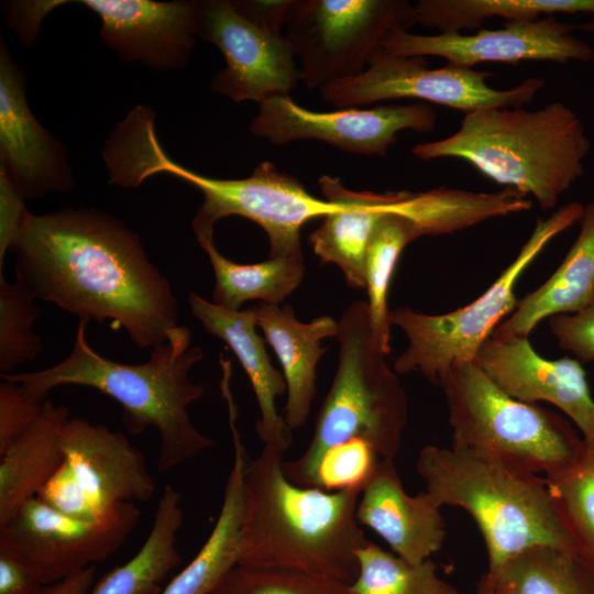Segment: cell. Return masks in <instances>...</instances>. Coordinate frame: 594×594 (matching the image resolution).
Wrapping results in <instances>:
<instances>
[{"label": "cell", "instance_id": "7a4b0ae2", "mask_svg": "<svg viewBox=\"0 0 594 594\" xmlns=\"http://www.w3.org/2000/svg\"><path fill=\"white\" fill-rule=\"evenodd\" d=\"M86 326L87 321L79 320L73 349L59 363L1 377L42 400L64 385L91 387L111 397L122 407L128 432L139 435L148 427L157 430L160 471H168L215 444L194 426L188 411L204 395L202 386L189 380L204 352L193 344L187 327L173 328L167 340L151 350L146 362L124 364L96 352L87 341Z\"/></svg>", "mask_w": 594, "mask_h": 594}, {"label": "cell", "instance_id": "d4e9b609", "mask_svg": "<svg viewBox=\"0 0 594 594\" xmlns=\"http://www.w3.org/2000/svg\"><path fill=\"white\" fill-rule=\"evenodd\" d=\"M579 234L562 263L492 333L495 338H528L544 319L573 314L594 300V200L584 206Z\"/></svg>", "mask_w": 594, "mask_h": 594}, {"label": "cell", "instance_id": "d590c367", "mask_svg": "<svg viewBox=\"0 0 594 594\" xmlns=\"http://www.w3.org/2000/svg\"><path fill=\"white\" fill-rule=\"evenodd\" d=\"M382 458L362 439H351L327 449L317 464L311 487L327 492L362 493Z\"/></svg>", "mask_w": 594, "mask_h": 594}, {"label": "cell", "instance_id": "5bb4252c", "mask_svg": "<svg viewBox=\"0 0 594 594\" xmlns=\"http://www.w3.org/2000/svg\"><path fill=\"white\" fill-rule=\"evenodd\" d=\"M436 121L437 114L427 103L316 111L285 95L260 105L250 131L276 145L318 140L352 154L385 156L398 132H429Z\"/></svg>", "mask_w": 594, "mask_h": 594}, {"label": "cell", "instance_id": "1f68e13d", "mask_svg": "<svg viewBox=\"0 0 594 594\" xmlns=\"http://www.w3.org/2000/svg\"><path fill=\"white\" fill-rule=\"evenodd\" d=\"M422 237L419 228L397 211L385 215L377 223L369 244L365 276L369 307L375 336L388 354L391 322L387 296L393 274L404 249Z\"/></svg>", "mask_w": 594, "mask_h": 594}, {"label": "cell", "instance_id": "30bf717a", "mask_svg": "<svg viewBox=\"0 0 594 594\" xmlns=\"http://www.w3.org/2000/svg\"><path fill=\"white\" fill-rule=\"evenodd\" d=\"M416 23L406 0H293L284 29L301 81L320 89L362 74L393 31Z\"/></svg>", "mask_w": 594, "mask_h": 594}, {"label": "cell", "instance_id": "ffe728a7", "mask_svg": "<svg viewBox=\"0 0 594 594\" xmlns=\"http://www.w3.org/2000/svg\"><path fill=\"white\" fill-rule=\"evenodd\" d=\"M442 506L427 492L406 493L394 459H382L360 495L356 518L389 544L393 553L421 563L444 542Z\"/></svg>", "mask_w": 594, "mask_h": 594}, {"label": "cell", "instance_id": "9a60e30c", "mask_svg": "<svg viewBox=\"0 0 594 594\" xmlns=\"http://www.w3.org/2000/svg\"><path fill=\"white\" fill-rule=\"evenodd\" d=\"M573 29V25L549 15L531 21H506L503 28L482 29L473 34L444 32L420 35L395 30L381 48L395 56H438L449 65L465 68L490 62L547 61L565 64L592 61L593 47L574 35Z\"/></svg>", "mask_w": 594, "mask_h": 594}, {"label": "cell", "instance_id": "e575fe53", "mask_svg": "<svg viewBox=\"0 0 594 594\" xmlns=\"http://www.w3.org/2000/svg\"><path fill=\"white\" fill-rule=\"evenodd\" d=\"M211 594H352L326 575L279 568L237 565Z\"/></svg>", "mask_w": 594, "mask_h": 594}, {"label": "cell", "instance_id": "8fae6325", "mask_svg": "<svg viewBox=\"0 0 594 594\" xmlns=\"http://www.w3.org/2000/svg\"><path fill=\"white\" fill-rule=\"evenodd\" d=\"M491 76L490 72L449 64L428 68L426 57L395 56L378 47L362 74L327 84L319 91L339 108L413 98L466 114L488 107H522L546 85L543 79L530 77L509 89H495L487 84Z\"/></svg>", "mask_w": 594, "mask_h": 594}, {"label": "cell", "instance_id": "f1b7e54d", "mask_svg": "<svg viewBox=\"0 0 594 594\" xmlns=\"http://www.w3.org/2000/svg\"><path fill=\"white\" fill-rule=\"evenodd\" d=\"M480 584L503 594H594V579L574 552L553 546L521 551Z\"/></svg>", "mask_w": 594, "mask_h": 594}, {"label": "cell", "instance_id": "836d02e7", "mask_svg": "<svg viewBox=\"0 0 594 594\" xmlns=\"http://www.w3.org/2000/svg\"><path fill=\"white\" fill-rule=\"evenodd\" d=\"M35 298L16 280L9 283L0 273V371L1 375L33 361L42 351L33 324L41 310Z\"/></svg>", "mask_w": 594, "mask_h": 594}, {"label": "cell", "instance_id": "ee69618b", "mask_svg": "<svg viewBox=\"0 0 594 594\" xmlns=\"http://www.w3.org/2000/svg\"><path fill=\"white\" fill-rule=\"evenodd\" d=\"M587 32H594V20L583 26Z\"/></svg>", "mask_w": 594, "mask_h": 594}, {"label": "cell", "instance_id": "8992f818", "mask_svg": "<svg viewBox=\"0 0 594 594\" xmlns=\"http://www.w3.org/2000/svg\"><path fill=\"white\" fill-rule=\"evenodd\" d=\"M416 469L439 505L460 507L473 518L487 551L486 572L536 546L573 551L543 476L454 447H424Z\"/></svg>", "mask_w": 594, "mask_h": 594}, {"label": "cell", "instance_id": "83f0119b", "mask_svg": "<svg viewBox=\"0 0 594 594\" xmlns=\"http://www.w3.org/2000/svg\"><path fill=\"white\" fill-rule=\"evenodd\" d=\"M197 240L215 274L212 302L227 310L239 311L249 300L278 305L299 286L306 272L302 253L240 264L219 252L212 235Z\"/></svg>", "mask_w": 594, "mask_h": 594}, {"label": "cell", "instance_id": "f546056e", "mask_svg": "<svg viewBox=\"0 0 594 594\" xmlns=\"http://www.w3.org/2000/svg\"><path fill=\"white\" fill-rule=\"evenodd\" d=\"M417 22L444 32L480 28L486 19L538 20L556 14H594V0H420Z\"/></svg>", "mask_w": 594, "mask_h": 594}, {"label": "cell", "instance_id": "7402d4cb", "mask_svg": "<svg viewBox=\"0 0 594 594\" xmlns=\"http://www.w3.org/2000/svg\"><path fill=\"white\" fill-rule=\"evenodd\" d=\"M191 314L207 333L221 339L234 353L254 391L260 418L255 431L264 447L288 450L292 433L275 402L287 392L283 372L271 362L264 339L258 334L252 308L231 311L216 306L197 293L188 295Z\"/></svg>", "mask_w": 594, "mask_h": 594}, {"label": "cell", "instance_id": "7c38bea8", "mask_svg": "<svg viewBox=\"0 0 594 594\" xmlns=\"http://www.w3.org/2000/svg\"><path fill=\"white\" fill-rule=\"evenodd\" d=\"M140 515L134 503H122L89 521L64 515L34 497L0 525V554L52 584L114 553L135 529Z\"/></svg>", "mask_w": 594, "mask_h": 594}, {"label": "cell", "instance_id": "5b68a950", "mask_svg": "<svg viewBox=\"0 0 594 594\" xmlns=\"http://www.w3.org/2000/svg\"><path fill=\"white\" fill-rule=\"evenodd\" d=\"M590 150L581 118L556 101L532 111L522 107L472 111L457 132L416 144L411 153L424 161L463 160L496 184L531 195L547 211L583 175Z\"/></svg>", "mask_w": 594, "mask_h": 594}, {"label": "cell", "instance_id": "74e56055", "mask_svg": "<svg viewBox=\"0 0 594 594\" xmlns=\"http://www.w3.org/2000/svg\"><path fill=\"white\" fill-rule=\"evenodd\" d=\"M36 497L55 510L73 518L92 521L107 515H101L98 512L75 481L65 462L47 481Z\"/></svg>", "mask_w": 594, "mask_h": 594}, {"label": "cell", "instance_id": "9c48e42d", "mask_svg": "<svg viewBox=\"0 0 594 594\" xmlns=\"http://www.w3.org/2000/svg\"><path fill=\"white\" fill-rule=\"evenodd\" d=\"M584 206L572 201L536 227L516 258L474 301L457 310L427 315L409 307L389 312L391 326L404 331L407 348L394 363L398 374L419 372L435 385L454 366L474 362L481 346L518 301L515 286L521 274L558 234L581 220Z\"/></svg>", "mask_w": 594, "mask_h": 594}, {"label": "cell", "instance_id": "ab89813d", "mask_svg": "<svg viewBox=\"0 0 594 594\" xmlns=\"http://www.w3.org/2000/svg\"><path fill=\"white\" fill-rule=\"evenodd\" d=\"M24 197L1 167L0 173V272L3 258L21 227L26 213Z\"/></svg>", "mask_w": 594, "mask_h": 594}, {"label": "cell", "instance_id": "6da1fadb", "mask_svg": "<svg viewBox=\"0 0 594 594\" xmlns=\"http://www.w3.org/2000/svg\"><path fill=\"white\" fill-rule=\"evenodd\" d=\"M16 282L79 320L111 321L139 349L167 340L178 321L172 286L139 235L97 209L26 211L10 246Z\"/></svg>", "mask_w": 594, "mask_h": 594}, {"label": "cell", "instance_id": "ba28073f", "mask_svg": "<svg viewBox=\"0 0 594 594\" xmlns=\"http://www.w3.org/2000/svg\"><path fill=\"white\" fill-rule=\"evenodd\" d=\"M439 386L454 448L543 477L565 470L583 450L582 436L566 419L507 395L474 362L452 367Z\"/></svg>", "mask_w": 594, "mask_h": 594}, {"label": "cell", "instance_id": "2e32d148", "mask_svg": "<svg viewBox=\"0 0 594 594\" xmlns=\"http://www.w3.org/2000/svg\"><path fill=\"white\" fill-rule=\"evenodd\" d=\"M474 363L507 395L559 408L576 426L583 440L594 444V399L580 361L569 356L548 360L528 338L491 336Z\"/></svg>", "mask_w": 594, "mask_h": 594}, {"label": "cell", "instance_id": "7bdbcfd3", "mask_svg": "<svg viewBox=\"0 0 594 594\" xmlns=\"http://www.w3.org/2000/svg\"><path fill=\"white\" fill-rule=\"evenodd\" d=\"M479 594H503L498 590L479 584Z\"/></svg>", "mask_w": 594, "mask_h": 594}, {"label": "cell", "instance_id": "4316f807", "mask_svg": "<svg viewBox=\"0 0 594 594\" xmlns=\"http://www.w3.org/2000/svg\"><path fill=\"white\" fill-rule=\"evenodd\" d=\"M182 494L165 485L151 530L140 550L95 583L89 594H161L163 582L179 565L177 535L184 521Z\"/></svg>", "mask_w": 594, "mask_h": 594}, {"label": "cell", "instance_id": "603a6c76", "mask_svg": "<svg viewBox=\"0 0 594 594\" xmlns=\"http://www.w3.org/2000/svg\"><path fill=\"white\" fill-rule=\"evenodd\" d=\"M252 309L257 329L282 366L287 386L284 420L290 430L299 429L307 422L317 394V365L327 351L322 340L337 337L338 321L331 316H320L302 322L288 305L280 308L262 302Z\"/></svg>", "mask_w": 594, "mask_h": 594}, {"label": "cell", "instance_id": "4dcf8cb0", "mask_svg": "<svg viewBox=\"0 0 594 594\" xmlns=\"http://www.w3.org/2000/svg\"><path fill=\"white\" fill-rule=\"evenodd\" d=\"M544 479L573 552L594 579V444L584 441L570 466Z\"/></svg>", "mask_w": 594, "mask_h": 594}, {"label": "cell", "instance_id": "d6986e66", "mask_svg": "<svg viewBox=\"0 0 594 594\" xmlns=\"http://www.w3.org/2000/svg\"><path fill=\"white\" fill-rule=\"evenodd\" d=\"M64 462L101 515L122 503L148 502L156 491L144 454L105 425L69 418L62 430Z\"/></svg>", "mask_w": 594, "mask_h": 594}, {"label": "cell", "instance_id": "ac0fdd59", "mask_svg": "<svg viewBox=\"0 0 594 594\" xmlns=\"http://www.w3.org/2000/svg\"><path fill=\"white\" fill-rule=\"evenodd\" d=\"M1 167L20 194L41 198L73 187L64 146L32 114L21 69L1 44L0 56Z\"/></svg>", "mask_w": 594, "mask_h": 594}, {"label": "cell", "instance_id": "cb8c5ba5", "mask_svg": "<svg viewBox=\"0 0 594 594\" xmlns=\"http://www.w3.org/2000/svg\"><path fill=\"white\" fill-rule=\"evenodd\" d=\"M228 407L233 462L226 481L217 521L194 559L161 594H211L239 564L244 512V477L250 462L237 426L238 410L232 391L222 394Z\"/></svg>", "mask_w": 594, "mask_h": 594}, {"label": "cell", "instance_id": "60d3db41", "mask_svg": "<svg viewBox=\"0 0 594 594\" xmlns=\"http://www.w3.org/2000/svg\"><path fill=\"white\" fill-rule=\"evenodd\" d=\"M45 586L20 563L0 554V594H42Z\"/></svg>", "mask_w": 594, "mask_h": 594}, {"label": "cell", "instance_id": "b9f144b4", "mask_svg": "<svg viewBox=\"0 0 594 594\" xmlns=\"http://www.w3.org/2000/svg\"><path fill=\"white\" fill-rule=\"evenodd\" d=\"M95 570V565H91L55 583L47 584L42 594H89L96 583Z\"/></svg>", "mask_w": 594, "mask_h": 594}, {"label": "cell", "instance_id": "484cf974", "mask_svg": "<svg viewBox=\"0 0 594 594\" xmlns=\"http://www.w3.org/2000/svg\"><path fill=\"white\" fill-rule=\"evenodd\" d=\"M69 409L46 400L35 422L0 453V525L37 496L64 463L62 430Z\"/></svg>", "mask_w": 594, "mask_h": 594}, {"label": "cell", "instance_id": "e0dca14e", "mask_svg": "<svg viewBox=\"0 0 594 594\" xmlns=\"http://www.w3.org/2000/svg\"><path fill=\"white\" fill-rule=\"evenodd\" d=\"M101 20L103 42L129 62L183 67L198 36L201 1L81 0Z\"/></svg>", "mask_w": 594, "mask_h": 594}, {"label": "cell", "instance_id": "3957f363", "mask_svg": "<svg viewBox=\"0 0 594 594\" xmlns=\"http://www.w3.org/2000/svg\"><path fill=\"white\" fill-rule=\"evenodd\" d=\"M284 451L264 447L244 477L238 565L298 570L352 583L367 544L356 518L361 493L327 492L290 482Z\"/></svg>", "mask_w": 594, "mask_h": 594}, {"label": "cell", "instance_id": "4fadbf2b", "mask_svg": "<svg viewBox=\"0 0 594 594\" xmlns=\"http://www.w3.org/2000/svg\"><path fill=\"white\" fill-rule=\"evenodd\" d=\"M198 36L216 45L224 57L226 65L211 88L235 102L261 105L289 95L301 80L282 30L251 15L240 1H201Z\"/></svg>", "mask_w": 594, "mask_h": 594}, {"label": "cell", "instance_id": "f35d334b", "mask_svg": "<svg viewBox=\"0 0 594 594\" xmlns=\"http://www.w3.org/2000/svg\"><path fill=\"white\" fill-rule=\"evenodd\" d=\"M549 327L559 345L578 361H594V300L576 312L550 317Z\"/></svg>", "mask_w": 594, "mask_h": 594}, {"label": "cell", "instance_id": "44dd1931", "mask_svg": "<svg viewBox=\"0 0 594 594\" xmlns=\"http://www.w3.org/2000/svg\"><path fill=\"white\" fill-rule=\"evenodd\" d=\"M326 200L336 205L310 233L308 241L322 264H336L346 284L366 288L365 263L370 241L378 221L396 211L407 190H352L339 178L322 175L318 179Z\"/></svg>", "mask_w": 594, "mask_h": 594}, {"label": "cell", "instance_id": "8d00e7d4", "mask_svg": "<svg viewBox=\"0 0 594 594\" xmlns=\"http://www.w3.org/2000/svg\"><path fill=\"white\" fill-rule=\"evenodd\" d=\"M46 400L35 398L19 384L2 378L0 384V453L35 422Z\"/></svg>", "mask_w": 594, "mask_h": 594}, {"label": "cell", "instance_id": "52a82bcc", "mask_svg": "<svg viewBox=\"0 0 594 594\" xmlns=\"http://www.w3.org/2000/svg\"><path fill=\"white\" fill-rule=\"evenodd\" d=\"M336 338L338 366L311 440L298 459L283 464L286 477L304 487H311L322 453L351 439L366 441L382 459H395L407 424L406 393L375 336L367 301L346 307Z\"/></svg>", "mask_w": 594, "mask_h": 594}, {"label": "cell", "instance_id": "277c9868", "mask_svg": "<svg viewBox=\"0 0 594 594\" xmlns=\"http://www.w3.org/2000/svg\"><path fill=\"white\" fill-rule=\"evenodd\" d=\"M103 157L110 183L121 187H136L145 178L164 173L200 189L204 201L193 219L196 238L213 237L215 224L230 216L255 222L268 238V257L302 253L301 227L336 208L271 162L258 164L249 177L240 179L212 178L182 166L160 144L151 110L129 114L108 140Z\"/></svg>", "mask_w": 594, "mask_h": 594}, {"label": "cell", "instance_id": "d6a6232c", "mask_svg": "<svg viewBox=\"0 0 594 594\" xmlns=\"http://www.w3.org/2000/svg\"><path fill=\"white\" fill-rule=\"evenodd\" d=\"M359 572L352 594H460L440 578L437 565L428 559L411 563L369 541L358 553Z\"/></svg>", "mask_w": 594, "mask_h": 594}]
</instances>
